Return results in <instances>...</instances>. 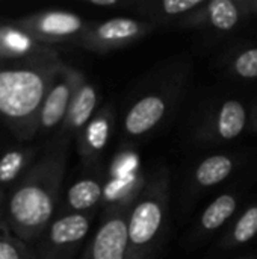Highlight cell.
I'll use <instances>...</instances> for the list:
<instances>
[{"instance_id":"1","label":"cell","mask_w":257,"mask_h":259,"mask_svg":"<svg viewBox=\"0 0 257 259\" xmlns=\"http://www.w3.org/2000/svg\"><path fill=\"white\" fill-rule=\"evenodd\" d=\"M70 144V138L56 135L6 196L3 219L11 232L30 246L58 214Z\"/></svg>"},{"instance_id":"2","label":"cell","mask_w":257,"mask_h":259,"mask_svg":"<svg viewBox=\"0 0 257 259\" xmlns=\"http://www.w3.org/2000/svg\"><path fill=\"white\" fill-rule=\"evenodd\" d=\"M62 64L20 65L0 59V115L18 140L38 134L42 102Z\"/></svg>"},{"instance_id":"3","label":"cell","mask_w":257,"mask_h":259,"mask_svg":"<svg viewBox=\"0 0 257 259\" xmlns=\"http://www.w3.org/2000/svg\"><path fill=\"white\" fill-rule=\"evenodd\" d=\"M170 175L158 168L136 197L127 219V259H159L170 222Z\"/></svg>"},{"instance_id":"4","label":"cell","mask_w":257,"mask_h":259,"mask_svg":"<svg viewBox=\"0 0 257 259\" xmlns=\"http://www.w3.org/2000/svg\"><path fill=\"white\" fill-rule=\"evenodd\" d=\"M188 70L185 65L168 70L126 108L121 118V137L136 141L158 131L174 112L185 93Z\"/></svg>"},{"instance_id":"5","label":"cell","mask_w":257,"mask_h":259,"mask_svg":"<svg viewBox=\"0 0 257 259\" xmlns=\"http://www.w3.org/2000/svg\"><path fill=\"white\" fill-rule=\"evenodd\" d=\"M95 214L56 215L35 244L38 259H79L91 237Z\"/></svg>"},{"instance_id":"6","label":"cell","mask_w":257,"mask_h":259,"mask_svg":"<svg viewBox=\"0 0 257 259\" xmlns=\"http://www.w3.org/2000/svg\"><path fill=\"white\" fill-rule=\"evenodd\" d=\"M135 200L132 197L103 208L79 259H127V219Z\"/></svg>"},{"instance_id":"7","label":"cell","mask_w":257,"mask_h":259,"mask_svg":"<svg viewBox=\"0 0 257 259\" xmlns=\"http://www.w3.org/2000/svg\"><path fill=\"white\" fill-rule=\"evenodd\" d=\"M156 27L148 20L133 17H112L103 21H91L74 46L94 53H111L141 41Z\"/></svg>"},{"instance_id":"8","label":"cell","mask_w":257,"mask_h":259,"mask_svg":"<svg viewBox=\"0 0 257 259\" xmlns=\"http://www.w3.org/2000/svg\"><path fill=\"white\" fill-rule=\"evenodd\" d=\"M89 23L91 21L83 20L74 12L50 9L26 15L23 18L15 20L12 24L29 33L36 41L53 47V44L61 42L76 44L77 39L88 29Z\"/></svg>"},{"instance_id":"9","label":"cell","mask_w":257,"mask_h":259,"mask_svg":"<svg viewBox=\"0 0 257 259\" xmlns=\"http://www.w3.org/2000/svg\"><path fill=\"white\" fill-rule=\"evenodd\" d=\"M250 123L247 106L238 99L217 103L200 121L195 140L208 146H221L239 138Z\"/></svg>"},{"instance_id":"10","label":"cell","mask_w":257,"mask_h":259,"mask_svg":"<svg viewBox=\"0 0 257 259\" xmlns=\"http://www.w3.org/2000/svg\"><path fill=\"white\" fill-rule=\"evenodd\" d=\"M0 59L20 65H45L61 62L59 53L15 24H0Z\"/></svg>"},{"instance_id":"11","label":"cell","mask_w":257,"mask_h":259,"mask_svg":"<svg viewBox=\"0 0 257 259\" xmlns=\"http://www.w3.org/2000/svg\"><path fill=\"white\" fill-rule=\"evenodd\" d=\"M248 15L244 0H209L183 17L176 27L232 32Z\"/></svg>"},{"instance_id":"12","label":"cell","mask_w":257,"mask_h":259,"mask_svg":"<svg viewBox=\"0 0 257 259\" xmlns=\"http://www.w3.org/2000/svg\"><path fill=\"white\" fill-rule=\"evenodd\" d=\"M115 121V106L114 103H106L95 112L89 123L76 137V149L79 158L88 171L100 170V161L112 138Z\"/></svg>"},{"instance_id":"13","label":"cell","mask_w":257,"mask_h":259,"mask_svg":"<svg viewBox=\"0 0 257 259\" xmlns=\"http://www.w3.org/2000/svg\"><path fill=\"white\" fill-rule=\"evenodd\" d=\"M77 76L79 70L67 64L61 65L59 73L42 102L38 120V134H50L61 129L74 94Z\"/></svg>"},{"instance_id":"14","label":"cell","mask_w":257,"mask_h":259,"mask_svg":"<svg viewBox=\"0 0 257 259\" xmlns=\"http://www.w3.org/2000/svg\"><path fill=\"white\" fill-rule=\"evenodd\" d=\"M105 185L101 170L88 171L86 176L77 179L61 199L56 215L62 214H97V208L105 202Z\"/></svg>"},{"instance_id":"15","label":"cell","mask_w":257,"mask_h":259,"mask_svg":"<svg viewBox=\"0 0 257 259\" xmlns=\"http://www.w3.org/2000/svg\"><path fill=\"white\" fill-rule=\"evenodd\" d=\"M98 105V91L94 83H91L82 71H79L74 94L67 112V117L56 132L61 137L76 140L80 131L89 123V120L95 115Z\"/></svg>"},{"instance_id":"16","label":"cell","mask_w":257,"mask_h":259,"mask_svg":"<svg viewBox=\"0 0 257 259\" xmlns=\"http://www.w3.org/2000/svg\"><path fill=\"white\" fill-rule=\"evenodd\" d=\"M241 205L238 193H223L215 197L200 214L197 225L192 231V238L200 241L221 231L227 223H232Z\"/></svg>"},{"instance_id":"17","label":"cell","mask_w":257,"mask_h":259,"mask_svg":"<svg viewBox=\"0 0 257 259\" xmlns=\"http://www.w3.org/2000/svg\"><path fill=\"white\" fill-rule=\"evenodd\" d=\"M238 168V158L229 153H215L201 159L191 171V193H203L224 184Z\"/></svg>"},{"instance_id":"18","label":"cell","mask_w":257,"mask_h":259,"mask_svg":"<svg viewBox=\"0 0 257 259\" xmlns=\"http://www.w3.org/2000/svg\"><path fill=\"white\" fill-rule=\"evenodd\" d=\"M204 0H141L135 2L133 9L142 15V20H148L156 26H176L191 11L201 6Z\"/></svg>"},{"instance_id":"19","label":"cell","mask_w":257,"mask_h":259,"mask_svg":"<svg viewBox=\"0 0 257 259\" xmlns=\"http://www.w3.org/2000/svg\"><path fill=\"white\" fill-rule=\"evenodd\" d=\"M257 237V202L248 205L227 228L223 240L221 249L232 250L248 244Z\"/></svg>"},{"instance_id":"20","label":"cell","mask_w":257,"mask_h":259,"mask_svg":"<svg viewBox=\"0 0 257 259\" xmlns=\"http://www.w3.org/2000/svg\"><path fill=\"white\" fill-rule=\"evenodd\" d=\"M38 147H20L6 152L0 158V185L18 182L38 159Z\"/></svg>"},{"instance_id":"21","label":"cell","mask_w":257,"mask_h":259,"mask_svg":"<svg viewBox=\"0 0 257 259\" xmlns=\"http://www.w3.org/2000/svg\"><path fill=\"white\" fill-rule=\"evenodd\" d=\"M226 70L238 79H257V46L242 47L230 55L226 61Z\"/></svg>"},{"instance_id":"22","label":"cell","mask_w":257,"mask_h":259,"mask_svg":"<svg viewBox=\"0 0 257 259\" xmlns=\"http://www.w3.org/2000/svg\"><path fill=\"white\" fill-rule=\"evenodd\" d=\"M0 259H38L35 247L15 237L5 219L0 223Z\"/></svg>"},{"instance_id":"23","label":"cell","mask_w":257,"mask_h":259,"mask_svg":"<svg viewBox=\"0 0 257 259\" xmlns=\"http://www.w3.org/2000/svg\"><path fill=\"white\" fill-rule=\"evenodd\" d=\"M85 3L97 9H127L135 5L132 0H86Z\"/></svg>"},{"instance_id":"24","label":"cell","mask_w":257,"mask_h":259,"mask_svg":"<svg viewBox=\"0 0 257 259\" xmlns=\"http://www.w3.org/2000/svg\"><path fill=\"white\" fill-rule=\"evenodd\" d=\"M244 5H245L248 15L257 17V0H244Z\"/></svg>"},{"instance_id":"25","label":"cell","mask_w":257,"mask_h":259,"mask_svg":"<svg viewBox=\"0 0 257 259\" xmlns=\"http://www.w3.org/2000/svg\"><path fill=\"white\" fill-rule=\"evenodd\" d=\"M250 127H251V131L257 132V105H256V108L253 109L251 117H250Z\"/></svg>"},{"instance_id":"26","label":"cell","mask_w":257,"mask_h":259,"mask_svg":"<svg viewBox=\"0 0 257 259\" xmlns=\"http://www.w3.org/2000/svg\"><path fill=\"white\" fill-rule=\"evenodd\" d=\"M5 200H6V196L3 194V190L0 188V223H2L3 215H5Z\"/></svg>"},{"instance_id":"27","label":"cell","mask_w":257,"mask_h":259,"mask_svg":"<svg viewBox=\"0 0 257 259\" xmlns=\"http://www.w3.org/2000/svg\"><path fill=\"white\" fill-rule=\"evenodd\" d=\"M239 259H256L254 256H245V258H239Z\"/></svg>"}]
</instances>
